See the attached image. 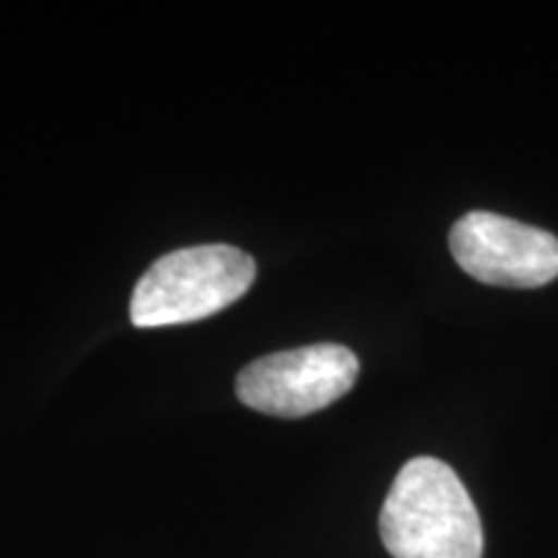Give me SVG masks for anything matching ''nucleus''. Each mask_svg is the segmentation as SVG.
Returning <instances> with one entry per match:
<instances>
[{
  "label": "nucleus",
  "instance_id": "f257e3e1",
  "mask_svg": "<svg viewBox=\"0 0 558 558\" xmlns=\"http://www.w3.org/2000/svg\"><path fill=\"white\" fill-rule=\"evenodd\" d=\"M380 538L393 558L484 556L469 488L437 458H414L399 471L380 509Z\"/></svg>",
  "mask_w": 558,
  "mask_h": 558
},
{
  "label": "nucleus",
  "instance_id": "f03ea898",
  "mask_svg": "<svg viewBox=\"0 0 558 558\" xmlns=\"http://www.w3.org/2000/svg\"><path fill=\"white\" fill-rule=\"evenodd\" d=\"M254 277V259L226 243L171 251L137 279L130 318L137 329L209 318L246 295Z\"/></svg>",
  "mask_w": 558,
  "mask_h": 558
},
{
  "label": "nucleus",
  "instance_id": "7ed1b4c3",
  "mask_svg": "<svg viewBox=\"0 0 558 558\" xmlns=\"http://www.w3.org/2000/svg\"><path fill=\"white\" fill-rule=\"evenodd\" d=\"M360 362L341 344H311L254 360L235 380L248 409L269 416L300 418L331 407L357 380Z\"/></svg>",
  "mask_w": 558,
  "mask_h": 558
},
{
  "label": "nucleus",
  "instance_id": "20e7f679",
  "mask_svg": "<svg viewBox=\"0 0 558 558\" xmlns=\"http://www.w3.org/2000/svg\"><path fill=\"white\" fill-rule=\"evenodd\" d=\"M450 251L465 275L497 288H541L558 277L554 233L484 209L452 226Z\"/></svg>",
  "mask_w": 558,
  "mask_h": 558
}]
</instances>
